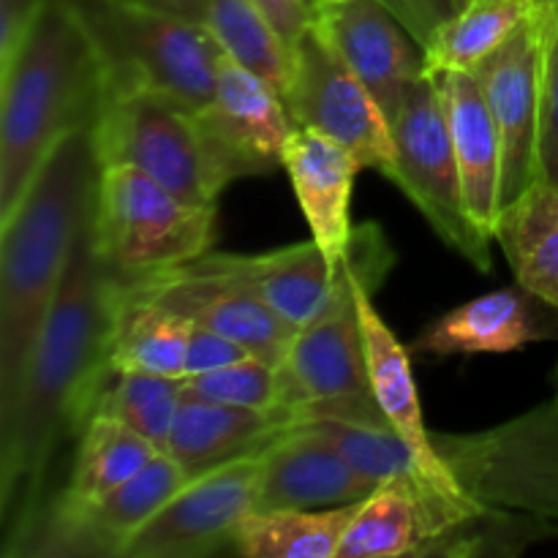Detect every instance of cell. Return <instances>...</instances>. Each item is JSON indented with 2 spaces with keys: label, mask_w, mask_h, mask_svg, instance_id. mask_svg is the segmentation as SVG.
Masks as SVG:
<instances>
[{
  "label": "cell",
  "mask_w": 558,
  "mask_h": 558,
  "mask_svg": "<svg viewBox=\"0 0 558 558\" xmlns=\"http://www.w3.org/2000/svg\"><path fill=\"white\" fill-rule=\"evenodd\" d=\"M114 287L118 276L98 254L90 213L76 234L74 254L38 332L20 390L0 414L3 558L41 512V485L58 441L85 428L114 374L109 365Z\"/></svg>",
  "instance_id": "obj_1"
},
{
  "label": "cell",
  "mask_w": 558,
  "mask_h": 558,
  "mask_svg": "<svg viewBox=\"0 0 558 558\" xmlns=\"http://www.w3.org/2000/svg\"><path fill=\"white\" fill-rule=\"evenodd\" d=\"M430 439L441 477L401 485L417 507L414 556L512 558L558 539V392L494 428Z\"/></svg>",
  "instance_id": "obj_2"
},
{
  "label": "cell",
  "mask_w": 558,
  "mask_h": 558,
  "mask_svg": "<svg viewBox=\"0 0 558 558\" xmlns=\"http://www.w3.org/2000/svg\"><path fill=\"white\" fill-rule=\"evenodd\" d=\"M93 123L54 145L14 210L0 221V414L11 407L47 322L76 234L96 207Z\"/></svg>",
  "instance_id": "obj_3"
},
{
  "label": "cell",
  "mask_w": 558,
  "mask_h": 558,
  "mask_svg": "<svg viewBox=\"0 0 558 558\" xmlns=\"http://www.w3.org/2000/svg\"><path fill=\"white\" fill-rule=\"evenodd\" d=\"M107 87L90 36L49 0L20 52L0 65V221L65 134L96 123Z\"/></svg>",
  "instance_id": "obj_4"
},
{
  "label": "cell",
  "mask_w": 558,
  "mask_h": 558,
  "mask_svg": "<svg viewBox=\"0 0 558 558\" xmlns=\"http://www.w3.org/2000/svg\"><path fill=\"white\" fill-rule=\"evenodd\" d=\"M90 36L107 96L147 93L189 109L210 104L223 47L205 22L140 0H65Z\"/></svg>",
  "instance_id": "obj_5"
},
{
  "label": "cell",
  "mask_w": 558,
  "mask_h": 558,
  "mask_svg": "<svg viewBox=\"0 0 558 558\" xmlns=\"http://www.w3.org/2000/svg\"><path fill=\"white\" fill-rule=\"evenodd\" d=\"M392 265L396 254L379 223L354 227L330 303L308 325L294 330L278 363L281 409L294 423L314 417L341 420L374 401L357 311V281L363 276L385 281Z\"/></svg>",
  "instance_id": "obj_6"
},
{
  "label": "cell",
  "mask_w": 558,
  "mask_h": 558,
  "mask_svg": "<svg viewBox=\"0 0 558 558\" xmlns=\"http://www.w3.org/2000/svg\"><path fill=\"white\" fill-rule=\"evenodd\" d=\"M218 205H191L134 167H101L93 232L118 278H145L213 248Z\"/></svg>",
  "instance_id": "obj_7"
},
{
  "label": "cell",
  "mask_w": 558,
  "mask_h": 558,
  "mask_svg": "<svg viewBox=\"0 0 558 558\" xmlns=\"http://www.w3.org/2000/svg\"><path fill=\"white\" fill-rule=\"evenodd\" d=\"M390 131L396 156L385 169V178L409 196L430 229L456 254L472 262L477 270L488 272L494 267V240L469 216L445 101L434 71H425L407 87L401 107L390 118Z\"/></svg>",
  "instance_id": "obj_8"
},
{
  "label": "cell",
  "mask_w": 558,
  "mask_h": 558,
  "mask_svg": "<svg viewBox=\"0 0 558 558\" xmlns=\"http://www.w3.org/2000/svg\"><path fill=\"white\" fill-rule=\"evenodd\" d=\"M101 167H134L191 205H218L221 172L207 147L199 109L147 93L104 96L93 123Z\"/></svg>",
  "instance_id": "obj_9"
},
{
  "label": "cell",
  "mask_w": 558,
  "mask_h": 558,
  "mask_svg": "<svg viewBox=\"0 0 558 558\" xmlns=\"http://www.w3.org/2000/svg\"><path fill=\"white\" fill-rule=\"evenodd\" d=\"M283 101L294 125L316 129L341 142L363 169L385 174L390 167L396 145L385 109L314 22L292 44V71Z\"/></svg>",
  "instance_id": "obj_10"
},
{
  "label": "cell",
  "mask_w": 558,
  "mask_h": 558,
  "mask_svg": "<svg viewBox=\"0 0 558 558\" xmlns=\"http://www.w3.org/2000/svg\"><path fill=\"white\" fill-rule=\"evenodd\" d=\"M169 452H158L134 480L90 505H58L38 512L9 558H123L142 526L189 483Z\"/></svg>",
  "instance_id": "obj_11"
},
{
  "label": "cell",
  "mask_w": 558,
  "mask_h": 558,
  "mask_svg": "<svg viewBox=\"0 0 558 558\" xmlns=\"http://www.w3.org/2000/svg\"><path fill=\"white\" fill-rule=\"evenodd\" d=\"M265 452H248L191 474L136 532L123 558H199L234 548L238 529L256 512Z\"/></svg>",
  "instance_id": "obj_12"
},
{
  "label": "cell",
  "mask_w": 558,
  "mask_h": 558,
  "mask_svg": "<svg viewBox=\"0 0 558 558\" xmlns=\"http://www.w3.org/2000/svg\"><path fill=\"white\" fill-rule=\"evenodd\" d=\"M199 123L223 183L283 167V147L298 129L276 85L223 52L216 90Z\"/></svg>",
  "instance_id": "obj_13"
},
{
  "label": "cell",
  "mask_w": 558,
  "mask_h": 558,
  "mask_svg": "<svg viewBox=\"0 0 558 558\" xmlns=\"http://www.w3.org/2000/svg\"><path fill=\"white\" fill-rule=\"evenodd\" d=\"M545 22L534 11L477 69L480 87L501 140L505 207L539 183V93Z\"/></svg>",
  "instance_id": "obj_14"
},
{
  "label": "cell",
  "mask_w": 558,
  "mask_h": 558,
  "mask_svg": "<svg viewBox=\"0 0 558 558\" xmlns=\"http://www.w3.org/2000/svg\"><path fill=\"white\" fill-rule=\"evenodd\" d=\"M120 281L140 298L153 300L194 325L210 327L276 365L281 363L294 336L292 327L254 292L234 283L232 278L199 270L194 265Z\"/></svg>",
  "instance_id": "obj_15"
},
{
  "label": "cell",
  "mask_w": 558,
  "mask_h": 558,
  "mask_svg": "<svg viewBox=\"0 0 558 558\" xmlns=\"http://www.w3.org/2000/svg\"><path fill=\"white\" fill-rule=\"evenodd\" d=\"M311 22L374 93L387 120L398 112L407 87L428 71L425 49L381 0L325 3Z\"/></svg>",
  "instance_id": "obj_16"
},
{
  "label": "cell",
  "mask_w": 558,
  "mask_h": 558,
  "mask_svg": "<svg viewBox=\"0 0 558 558\" xmlns=\"http://www.w3.org/2000/svg\"><path fill=\"white\" fill-rule=\"evenodd\" d=\"M379 488L341 447L311 423H294L265 452L256 510H325L354 505Z\"/></svg>",
  "instance_id": "obj_17"
},
{
  "label": "cell",
  "mask_w": 558,
  "mask_h": 558,
  "mask_svg": "<svg viewBox=\"0 0 558 558\" xmlns=\"http://www.w3.org/2000/svg\"><path fill=\"white\" fill-rule=\"evenodd\" d=\"M194 267L232 278L270 305L292 330L308 325L327 303L341 278V265L319 248L314 238L308 243L283 245L265 254H213L207 251Z\"/></svg>",
  "instance_id": "obj_18"
},
{
  "label": "cell",
  "mask_w": 558,
  "mask_h": 558,
  "mask_svg": "<svg viewBox=\"0 0 558 558\" xmlns=\"http://www.w3.org/2000/svg\"><path fill=\"white\" fill-rule=\"evenodd\" d=\"M283 169L292 180L311 238L341 265L354 238L352 194L363 163L332 136L298 125L283 147Z\"/></svg>",
  "instance_id": "obj_19"
},
{
  "label": "cell",
  "mask_w": 558,
  "mask_h": 558,
  "mask_svg": "<svg viewBox=\"0 0 558 558\" xmlns=\"http://www.w3.org/2000/svg\"><path fill=\"white\" fill-rule=\"evenodd\" d=\"M545 308L550 305L521 283L496 289L441 314L414 338L409 349L436 357L518 352L529 343L554 336Z\"/></svg>",
  "instance_id": "obj_20"
},
{
  "label": "cell",
  "mask_w": 558,
  "mask_h": 558,
  "mask_svg": "<svg viewBox=\"0 0 558 558\" xmlns=\"http://www.w3.org/2000/svg\"><path fill=\"white\" fill-rule=\"evenodd\" d=\"M434 74L445 101L469 216L494 240L505 207V194H501L505 158H501L499 131L490 118L483 87L472 71H434Z\"/></svg>",
  "instance_id": "obj_21"
},
{
  "label": "cell",
  "mask_w": 558,
  "mask_h": 558,
  "mask_svg": "<svg viewBox=\"0 0 558 558\" xmlns=\"http://www.w3.org/2000/svg\"><path fill=\"white\" fill-rule=\"evenodd\" d=\"M381 287V278L363 276L357 281V311L363 325L365 341V365H368V381L374 401L390 420L403 441L412 447L420 466L423 483H436L441 477V463L434 450V439L425 425L423 407H420L417 381L412 374V349L398 341L396 332L387 327L381 314L374 305V292Z\"/></svg>",
  "instance_id": "obj_22"
},
{
  "label": "cell",
  "mask_w": 558,
  "mask_h": 558,
  "mask_svg": "<svg viewBox=\"0 0 558 558\" xmlns=\"http://www.w3.org/2000/svg\"><path fill=\"white\" fill-rule=\"evenodd\" d=\"M292 425L294 420L283 412H259V409L207 401L191 396L183 387V403L163 452L183 463L185 472L196 474L232 458L267 450Z\"/></svg>",
  "instance_id": "obj_23"
},
{
  "label": "cell",
  "mask_w": 558,
  "mask_h": 558,
  "mask_svg": "<svg viewBox=\"0 0 558 558\" xmlns=\"http://www.w3.org/2000/svg\"><path fill=\"white\" fill-rule=\"evenodd\" d=\"M189 330V319L153 300L140 298L118 278L112 332H109L112 371H145V374L185 379Z\"/></svg>",
  "instance_id": "obj_24"
},
{
  "label": "cell",
  "mask_w": 558,
  "mask_h": 558,
  "mask_svg": "<svg viewBox=\"0 0 558 558\" xmlns=\"http://www.w3.org/2000/svg\"><path fill=\"white\" fill-rule=\"evenodd\" d=\"M494 240L515 283L558 311V185L537 183L501 207Z\"/></svg>",
  "instance_id": "obj_25"
},
{
  "label": "cell",
  "mask_w": 558,
  "mask_h": 558,
  "mask_svg": "<svg viewBox=\"0 0 558 558\" xmlns=\"http://www.w3.org/2000/svg\"><path fill=\"white\" fill-rule=\"evenodd\" d=\"M158 452L161 450L153 441L118 417L93 414L80 430L74 466L58 505H90L104 499L134 480Z\"/></svg>",
  "instance_id": "obj_26"
},
{
  "label": "cell",
  "mask_w": 558,
  "mask_h": 558,
  "mask_svg": "<svg viewBox=\"0 0 558 558\" xmlns=\"http://www.w3.org/2000/svg\"><path fill=\"white\" fill-rule=\"evenodd\" d=\"M357 507L360 501L325 510H256L238 529L232 550L245 558H338Z\"/></svg>",
  "instance_id": "obj_27"
},
{
  "label": "cell",
  "mask_w": 558,
  "mask_h": 558,
  "mask_svg": "<svg viewBox=\"0 0 558 558\" xmlns=\"http://www.w3.org/2000/svg\"><path fill=\"white\" fill-rule=\"evenodd\" d=\"M534 11V0H474L425 44L428 71H474Z\"/></svg>",
  "instance_id": "obj_28"
},
{
  "label": "cell",
  "mask_w": 558,
  "mask_h": 558,
  "mask_svg": "<svg viewBox=\"0 0 558 558\" xmlns=\"http://www.w3.org/2000/svg\"><path fill=\"white\" fill-rule=\"evenodd\" d=\"M207 27L229 58L265 76L283 96L292 71V47L256 0H207Z\"/></svg>",
  "instance_id": "obj_29"
},
{
  "label": "cell",
  "mask_w": 558,
  "mask_h": 558,
  "mask_svg": "<svg viewBox=\"0 0 558 558\" xmlns=\"http://www.w3.org/2000/svg\"><path fill=\"white\" fill-rule=\"evenodd\" d=\"M420 543L417 507L407 488L385 483L360 501L338 545V558L414 556Z\"/></svg>",
  "instance_id": "obj_30"
},
{
  "label": "cell",
  "mask_w": 558,
  "mask_h": 558,
  "mask_svg": "<svg viewBox=\"0 0 558 558\" xmlns=\"http://www.w3.org/2000/svg\"><path fill=\"white\" fill-rule=\"evenodd\" d=\"M180 403H183V379L145 374V371H114L93 414L118 417L163 452Z\"/></svg>",
  "instance_id": "obj_31"
},
{
  "label": "cell",
  "mask_w": 558,
  "mask_h": 558,
  "mask_svg": "<svg viewBox=\"0 0 558 558\" xmlns=\"http://www.w3.org/2000/svg\"><path fill=\"white\" fill-rule=\"evenodd\" d=\"M183 387L191 396L207 398V401L259 409V412H283L278 365L259 357V354H251L240 363L210 371V374L189 376V379H183Z\"/></svg>",
  "instance_id": "obj_32"
},
{
  "label": "cell",
  "mask_w": 558,
  "mask_h": 558,
  "mask_svg": "<svg viewBox=\"0 0 558 558\" xmlns=\"http://www.w3.org/2000/svg\"><path fill=\"white\" fill-rule=\"evenodd\" d=\"M539 14L545 22L543 93H539V183L558 185V11H539Z\"/></svg>",
  "instance_id": "obj_33"
},
{
  "label": "cell",
  "mask_w": 558,
  "mask_h": 558,
  "mask_svg": "<svg viewBox=\"0 0 558 558\" xmlns=\"http://www.w3.org/2000/svg\"><path fill=\"white\" fill-rule=\"evenodd\" d=\"M251 349L243 343L232 341V338L221 336V332L210 330L191 322L189 330V347H185V379L189 376L210 374V371L227 368V365L240 363V360L251 357Z\"/></svg>",
  "instance_id": "obj_34"
},
{
  "label": "cell",
  "mask_w": 558,
  "mask_h": 558,
  "mask_svg": "<svg viewBox=\"0 0 558 558\" xmlns=\"http://www.w3.org/2000/svg\"><path fill=\"white\" fill-rule=\"evenodd\" d=\"M398 22L412 33L414 41L425 49L436 31L452 16L461 14L474 0H381Z\"/></svg>",
  "instance_id": "obj_35"
},
{
  "label": "cell",
  "mask_w": 558,
  "mask_h": 558,
  "mask_svg": "<svg viewBox=\"0 0 558 558\" xmlns=\"http://www.w3.org/2000/svg\"><path fill=\"white\" fill-rule=\"evenodd\" d=\"M47 3L49 0H0V65L20 52Z\"/></svg>",
  "instance_id": "obj_36"
},
{
  "label": "cell",
  "mask_w": 558,
  "mask_h": 558,
  "mask_svg": "<svg viewBox=\"0 0 558 558\" xmlns=\"http://www.w3.org/2000/svg\"><path fill=\"white\" fill-rule=\"evenodd\" d=\"M262 5L270 22L276 25V31L281 33L283 41L292 47L300 38V33L311 25L314 20V11L305 0H256Z\"/></svg>",
  "instance_id": "obj_37"
},
{
  "label": "cell",
  "mask_w": 558,
  "mask_h": 558,
  "mask_svg": "<svg viewBox=\"0 0 558 558\" xmlns=\"http://www.w3.org/2000/svg\"><path fill=\"white\" fill-rule=\"evenodd\" d=\"M140 3L156 5V9L172 11V14L189 16V20L207 25V0H140Z\"/></svg>",
  "instance_id": "obj_38"
},
{
  "label": "cell",
  "mask_w": 558,
  "mask_h": 558,
  "mask_svg": "<svg viewBox=\"0 0 558 558\" xmlns=\"http://www.w3.org/2000/svg\"><path fill=\"white\" fill-rule=\"evenodd\" d=\"M539 11H558V0H534Z\"/></svg>",
  "instance_id": "obj_39"
},
{
  "label": "cell",
  "mask_w": 558,
  "mask_h": 558,
  "mask_svg": "<svg viewBox=\"0 0 558 558\" xmlns=\"http://www.w3.org/2000/svg\"><path fill=\"white\" fill-rule=\"evenodd\" d=\"M305 3L311 5V11H314V14L322 9V0H305Z\"/></svg>",
  "instance_id": "obj_40"
},
{
  "label": "cell",
  "mask_w": 558,
  "mask_h": 558,
  "mask_svg": "<svg viewBox=\"0 0 558 558\" xmlns=\"http://www.w3.org/2000/svg\"><path fill=\"white\" fill-rule=\"evenodd\" d=\"M325 3H343V0H322V5Z\"/></svg>",
  "instance_id": "obj_41"
},
{
  "label": "cell",
  "mask_w": 558,
  "mask_h": 558,
  "mask_svg": "<svg viewBox=\"0 0 558 558\" xmlns=\"http://www.w3.org/2000/svg\"><path fill=\"white\" fill-rule=\"evenodd\" d=\"M556 392H558V387H556Z\"/></svg>",
  "instance_id": "obj_42"
}]
</instances>
